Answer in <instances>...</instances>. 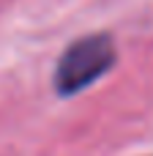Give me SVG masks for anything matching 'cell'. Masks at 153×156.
I'll list each match as a JSON object with an SVG mask.
<instances>
[{"instance_id": "cell-1", "label": "cell", "mask_w": 153, "mask_h": 156, "mask_svg": "<svg viewBox=\"0 0 153 156\" xmlns=\"http://www.w3.org/2000/svg\"><path fill=\"white\" fill-rule=\"evenodd\" d=\"M118 60L115 41L110 33H93L63 49L55 66V90L60 96H77L79 90L99 82Z\"/></svg>"}]
</instances>
